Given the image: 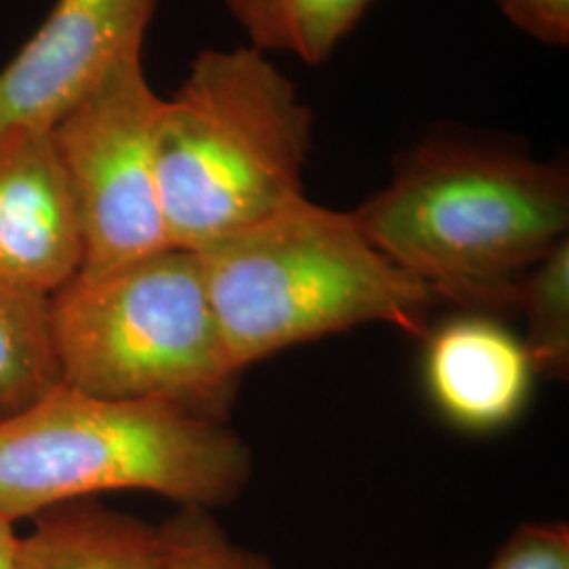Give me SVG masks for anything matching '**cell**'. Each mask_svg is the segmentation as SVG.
<instances>
[{"instance_id":"cell-3","label":"cell","mask_w":569,"mask_h":569,"mask_svg":"<svg viewBox=\"0 0 569 569\" xmlns=\"http://www.w3.org/2000/svg\"><path fill=\"white\" fill-rule=\"evenodd\" d=\"M253 475L224 420L163 401L106 399L60 385L0 420V515L11 523L110 491L218 509Z\"/></svg>"},{"instance_id":"cell-12","label":"cell","mask_w":569,"mask_h":569,"mask_svg":"<svg viewBox=\"0 0 569 569\" xmlns=\"http://www.w3.org/2000/svg\"><path fill=\"white\" fill-rule=\"evenodd\" d=\"M60 385L49 298L0 281V420Z\"/></svg>"},{"instance_id":"cell-6","label":"cell","mask_w":569,"mask_h":569,"mask_svg":"<svg viewBox=\"0 0 569 569\" xmlns=\"http://www.w3.org/2000/svg\"><path fill=\"white\" fill-rule=\"evenodd\" d=\"M161 108L142 53H131L51 127L81 216V270H106L171 247L157 180Z\"/></svg>"},{"instance_id":"cell-4","label":"cell","mask_w":569,"mask_h":569,"mask_svg":"<svg viewBox=\"0 0 569 569\" xmlns=\"http://www.w3.org/2000/svg\"><path fill=\"white\" fill-rule=\"evenodd\" d=\"M204 283L234 363L355 327L428 336L437 305L367 239L352 211L306 197L199 251Z\"/></svg>"},{"instance_id":"cell-7","label":"cell","mask_w":569,"mask_h":569,"mask_svg":"<svg viewBox=\"0 0 569 569\" xmlns=\"http://www.w3.org/2000/svg\"><path fill=\"white\" fill-rule=\"evenodd\" d=\"M159 0H58L0 70V136L53 127L143 39Z\"/></svg>"},{"instance_id":"cell-14","label":"cell","mask_w":569,"mask_h":569,"mask_svg":"<svg viewBox=\"0 0 569 569\" xmlns=\"http://www.w3.org/2000/svg\"><path fill=\"white\" fill-rule=\"evenodd\" d=\"M159 531V569H277L262 552L232 540L213 510L203 507H180Z\"/></svg>"},{"instance_id":"cell-5","label":"cell","mask_w":569,"mask_h":569,"mask_svg":"<svg viewBox=\"0 0 569 569\" xmlns=\"http://www.w3.org/2000/svg\"><path fill=\"white\" fill-rule=\"evenodd\" d=\"M49 319L61 385L226 422L243 369L226 345L199 253L167 247L81 270L49 298Z\"/></svg>"},{"instance_id":"cell-10","label":"cell","mask_w":569,"mask_h":569,"mask_svg":"<svg viewBox=\"0 0 569 569\" xmlns=\"http://www.w3.org/2000/svg\"><path fill=\"white\" fill-rule=\"evenodd\" d=\"M11 569H159L161 531L98 498L66 502L32 519Z\"/></svg>"},{"instance_id":"cell-16","label":"cell","mask_w":569,"mask_h":569,"mask_svg":"<svg viewBox=\"0 0 569 569\" xmlns=\"http://www.w3.org/2000/svg\"><path fill=\"white\" fill-rule=\"evenodd\" d=\"M502 16L529 39L569 47V0H496Z\"/></svg>"},{"instance_id":"cell-2","label":"cell","mask_w":569,"mask_h":569,"mask_svg":"<svg viewBox=\"0 0 569 569\" xmlns=\"http://www.w3.org/2000/svg\"><path fill=\"white\" fill-rule=\"evenodd\" d=\"M315 114L253 47L204 49L163 108L157 180L171 247L204 251L305 194Z\"/></svg>"},{"instance_id":"cell-8","label":"cell","mask_w":569,"mask_h":569,"mask_svg":"<svg viewBox=\"0 0 569 569\" xmlns=\"http://www.w3.org/2000/svg\"><path fill=\"white\" fill-rule=\"evenodd\" d=\"M82 262L81 216L53 129L0 136V281L51 298Z\"/></svg>"},{"instance_id":"cell-9","label":"cell","mask_w":569,"mask_h":569,"mask_svg":"<svg viewBox=\"0 0 569 569\" xmlns=\"http://www.w3.org/2000/svg\"><path fill=\"white\" fill-rule=\"evenodd\" d=\"M533 373L523 342L486 317L456 319L428 336V390L458 427L510 425L528 401Z\"/></svg>"},{"instance_id":"cell-15","label":"cell","mask_w":569,"mask_h":569,"mask_svg":"<svg viewBox=\"0 0 569 569\" xmlns=\"http://www.w3.org/2000/svg\"><path fill=\"white\" fill-rule=\"evenodd\" d=\"M488 569H569L566 521H531L510 533Z\"/></svg>"},{"instance_id":"cell-1","label":"cell","mask_w":569,"mask_h":569,"mask_svg":"<svg viewBox=\"0 0 569 569\" xmlns=\"http://www.w3.org/2000/svg\"><path fill=\"white\" fill-rule=\"evenodd\" d=\"M352 216L437 302L517 312L529 270L568 239V169L496 143L428 138Z\"/></svg>"},{"instance_id":"cell-13","label":"cell","mask_w":569,"mask_h":569,"mask_svg":"<svg viewBox=\"0 0 569 569\" xmlns=\"http://www.w3.org/2000/svg\"><path fill=\"white\" fill-rule=\"evenodd\" d=\"M528 321L523 346L536 373L555 380L569 373V239L533 266L521 287L519 308Z\"/></svg>"},{"instance_id":"cell-17","label":"cell","mask_w":569,"mask_h":569,"mask_svg":"<svg viewBox=\"0 0 569 569\" xmlns=\"http://www.w3.org/2000/svg\"><path fill=\"white\" fill-rule=\"evenodd\" d=\"M18 538L20 533L16 531V523H11L0 515V569H11Z\"/></svg>"},{"instance_id":"cell-11","label":"cell","mask_w":569,"mask_h":569,"mask_svg":"<svg viewBox=\"0 0 569 569\" xmlns=\"http://www.w3.org/2000/svg\"><path fill=\"white\" fill-rule=\"evenodd\" d=\"M380 0H222L262 53L321 66Z\"/></svg>"}]
</instances>
